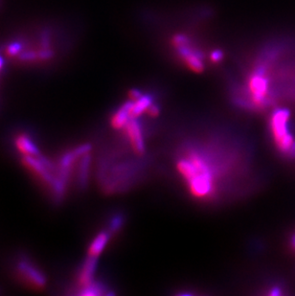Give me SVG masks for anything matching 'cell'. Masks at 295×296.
Returning <instances> with one entry per match:
<instances>
[{"instance_id": "9", "label": "cell", "mask_w": 295, "mask_h": 296, "mask_svg": "<svg viewBox=\"0 0 295 296\" xmlns=\"http://www.w3.org/2000/svg\"><path fill=\"white\" fill-rule=\"evenodd\" d=\"M153 104V99L149 94H142L137 99H130L129 114L132 118H138L143 113H147L149 107Z\"/></svg>"}, {"instance_id": "11", "label": "cell", "mask_w": 295, "mask_h": 296, "mask_svg": "<svg viewBox=\"0 0 295 296\" xmlns=\"http://www.w3.org/2000/svg\"><path fill=\"white\" fill-rule=\"evenodd\" d=\"M129 105L130 101H128L125 104H122L119 109L112 114L111 125L114 129L122 130L128 124V121L131 118L129 114Z\"/></svg>"}, {"instance_id": "7", "label": "cell", "mask_w": 295, "mask_h": 296, "mask_svg": "<svg viewBox=\"0 0 295 296\" xmlns=\"http://www.w3.org/2000/svg\"><path fill=\"white\" fill-rule=\"evenodd\" d=\"M91 168V154L88 152L83 155L77 162L75 170H76V183L79 189H86L89 180Z\"/></svg>"}, {"instance_id": "3", "label": "cell", "mask_w": 295, "mask_h": 296, "mask_svg": "<svg viewBox=\"0 0 295 296\" xmlns=\"http://www.w3.org/2000/svg\"><path fill=\"white\" fill-rule=\"evenodd\" d=\"M173 45L186 66L194 72L200 73L204 69L202 54L193 47L192 41L185 35H176L173 38Z\"/></svg>"}, {"instance_id": "1", "label": "cell", "mask_w": 295, "mask_h": 296, "mask_svg": "<svg viewBox=\"0 0 295 296\" xmlns=\"http://www.w3.org/2000/svg\"><path fill=\"white\" fill-rule=\"evenodd\" d=\"M208 146L186 145L176 158V171L192 197L201 201L218 200L226 176V163Z\"/></svg>"}, {"instance_id": "4", "label": "cell", "mask_w": 295, "mask_h": 296, "mask_svg": "<svg viewBox=\"0 0 295 296\" xmlns=\"http://www.w3.org/2000/svg\"><path fill=\"white\" fill-rule=\"evenodd\" d=\"M24 165L50 188L57 177V165L43 155H22Z\"/></svg>"}, {"instance_id": "6", "label": "cell", "mask_w": 295, "mask_h": 296, "mask_svg": "<svg viewBox=\"0 0 295 296\" xmlns=\"http://www.w3.org/2000/svg\"><path fill=\"white\" fill-rule=\"evenodd\" d=\"M122 130L125 133L126 139L133 152L138 156H143L146 153V145L144 141L142 127L138 118L131 117Z\"/></svg>"}, {"instance_id": "5", "label": "cell", "mask_w": 295, "mask_h": 296, "mask_svg": "<svg viewBox=\"0 0 295 296\" xmlns=\"http://www.w3.org/2000/svg\"><path fill=\"white\" fill-rule=\"evenodd\" d=\"M16 270L24 280L34 288H42L45 287L47 283L46 276L41 272L40 267L33 264L32 261L29 259L20 258L16 263Z\"/></svg>"}, {"instance_id": "2", "label": "cell", "mask_w": 295, "mask_h": 296, "mask_svg": "<svg viewBox=\"0 0 295 296\" xmlns=\"http://www.w3.org/2000/svg\"><path fill=\"white\" fill-rule=\"evenodd\" d=\"M290 112L287 109H278L272 112L270 128L272 140L280 153L287 158L295 159V137L288 129Z\"/></svg>"}, {"instance_id": "10", "label": "cell", "mask_w": 295, "mask_h": 296, "mask_svg": "<svg viewBox=\"0 0 295 296\" xmlns=\"http://www.w3.org/2000/svg\"><path fill=\"white\" fill-rule=\"evenodd\" d=\"M15 144L17 150L22 155H40V152L38 145L32 138L27 134H18L15 139Z\"/></svg>"}, {"instance_id": "17", "label": "cell", "mask_w": 295, "mask_h": 296, "mask_svg": "<svg viewBox=\"0 0 295 296\" xmlns=\"http://www.w3.org/2000/svg\"><path fill=\"white\" fill-rule=\"evenodd\" d=\"M159 107H158L156 104H152V105L149 107V110H148V112H147V114H148L149 116L152 117V118H155L156 116L159 115Z\"/></svg>"}, {"instance_id": "13", "label": "cell", "mask_w": 295, "mask_h": 296, "mask_svg": "<svg viewBox=\"0 0 295 296\" xmlns=\"http://www.w3.org/2000/svg\"><path fill=\"white\" fill-rule=\"evenodd\" d=\"M105 289H106V288L104 287L103 284L94 281L90 285L86 286L84 288H81V290L78 294L82 296L102 295V294H104Z\"/></svg>"}, {"instance_id": "12", "label": "cell", "mask_w": 295, "mask_h": 296, "mask_svg": "<svg viewBox=\"0 0 295 296\" xmlns=\"http://www.w3.org/2000/svg\"><path fill=\"white\" fill-rule=\"evenodd\" d=\"M112 234L110 231H101L96 235L95 238L90 243L88 247V255L100 256L111 240Z\"/></svg>"}, {"instance_id": "8", "label": "cell", "mask_w": 295, "mask_h": 296, "mask_svg": "<svg viewBox=\"0 0 295 296\" xmlns=\"http://www.w3.org/2000/svg\"><path fill=\"white\" fill-rule=\"evenodd\" d=\"M97 257L88 255L86 261L81 267L79 275H78V284L81 288L90 285L94 282L96 267H97Z\"/></svg>"}, {"instance_id": "18", "label": "cell", "mask_w": 295, "mask_h": 296, "mask_svg": "<svg viewBox=\"0 0 295 296\" xmlns=\"http://www.w3.org/2000/svg\"><path fill=\"white\" fill-rule=\"evenodd\" d=\"M3 65H4V60H3L2 57L0 56V72H1V70L3 68Z\"/></svg>"}, {"instance_id": "14", "label": "cell", "mask_w": 295, "mask_h": 296, "mask_svg": "<svg viewBox=\"0 0 295 296\" xmlns=\"http://www.w3.org/2000/svg\"><path fill=\"white\" fill-rule=\"evenodd\" d=\"M123 224H124V218H123V216L120 215V214L114 215L110 221L109 231L111 232L112 235L116 234L119 231L120 228L123 226Z\"/></svg>"}, {"instance_id": "16", "label": "cell", "mask_w": 295, "mask_h": 296, "mask_svg": "<svg viewBox=\"0 0 295 296\" xmlns=\"http://www.w3.org/2000/svg\"><path fill=\"white\" fill-rule=\"evenodd\" d=\"M223 59H224V53L221 50H215V51L211 52V54H210V60L215 64L220 63Z\"/></svg>"}, {"instance_id": "15", "label": "cell", "mask_w": 295, "mask_h": 296, "mask_svg": "<svg viewBox=\"0 0 295 296\" xmlns=\"http://www.w3.org/2000/svg\"><path fill=\"white\" fill-rule=\"evenodd\" d=\"M21 51H22V46L19 42L11 43L6 49V53L8 54L9 56H16L17 54L21 53Z\"/></svg>"}]
</instances>
